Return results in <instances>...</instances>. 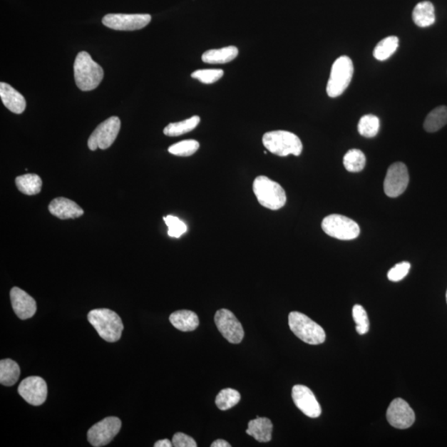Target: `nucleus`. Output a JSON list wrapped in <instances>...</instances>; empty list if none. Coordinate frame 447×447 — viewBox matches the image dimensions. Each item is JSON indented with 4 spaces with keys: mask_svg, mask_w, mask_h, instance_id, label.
Instances as JSON below:
<instances>
[{
    "mask_svg": "<svg viewBox=\"0 0 447 447\" xmlns=\"http://www.w3.org/2000/svg\"><path fill=\"white\" fill-rule=\"evenodd\" d=\"M253 191L262 207L267 209L279 210L286 204L284 189L279 183L265 176H259L255 179Z\"/></svg>",
    "mask_w": 447,
    "mask_h": 447,
    "instance_id": "nucleus-3",
    "label": "nucleus"
},
{
    "mask_svg": "<svg viewBox=\"0 0 447 447\" xmlns=\"http://www.w3.org/2000/svg\"><path fill=\"white\" fill-rule=\"evenodd\" d=\"M354 74L352 60L341 56L333 63L330 78L327 86V95L332 98L340 96L351 84Z\"/></svg>",
    "mask_w": 447,
    "mask_h": 447,
    "instance_id": "nucleus-6",
    "label": "nucleus"
},
{
    "mask_svg": "<svg viewBox=\"0 0 447 447\" xmlns=\"http://www.w3.org/2000/svg\"><path fill=\"white\" fill-rule=\"evenodd\" d=\"M322 227L327 235L341 240L356 239L361 233L356 222L341 215H328L322 220Z\"/></svg>",
    "mask_w": 447,
    "mask_h": 447,
    "instance_id": "nucleus-7",
    "label": "nucleus"
},
{
    "mask_svg": "<svg viewBox=\"0 0 447 447\" xmlns=\"http://www.w3.org/2000/svg\"><path fill=\"white\" fill-rule=\"evenodd\" d=\"M263 143L268 150L279 157H287L292 154L299 156L302 152V143L294 133L284 130L266 133L263 136Z\"/></svg>",
    "mask_w": 447,
    "mask_h": 447,
    "instance_id": "nucleus-4",
    "label": "nucleus"
},
{
    "mask_svg": "<svg viewBox=\"0 0 447 447\" xmlns=\"http://www.w3.org/2000/svg\"><path fill=\"white\" fill-rule=\"evenodd\" d=\"M447 124V107L439 106L431 111L424 122L426 132L434 133L441 130Z\"/></svg>",
    "mask_w": 447,
    "mask_h": 447,
    "instance_id": "nucleus-25",
    "label": "nucleus"
},
{
    "mask_svg": "<svg viewBox=\"0 0 447 447\" xmlns=\"http://www.w3.org/2000/svg\"><path fill=\"white\" fill-rule=\"evenodd\" d=\"M224 71L220 69H205L194 71L192 77L204 84H213L222 78Z\"/></svg>",
    "mask_w": 447,
    "mask_h": 447,
    "instance_id": "nucleus-33",
    "label": "nucleus"
},
{
    "mask_svg": "<svg viewBox=\"0 0 447 447\" xmlns=\"http://www.w3.org/2000/svg\"><path fill=\"white\" fill-rule=\"evenodd\" d=\"M164 222L168 227V235L173 238H179L187 232V227L186 224L182 222L181 220L173 215H168L163 218Z\"/></svg>",
    "mask_w": 447,
    "mask_h": 447,
    "instance_id": "nucleus-34",
    "label": "nucleus"
},
{
    "mask_svg": "<svg viewBox=\"0 0 447 447\" xmlns=\"http://www.w3.org/2000/svg\"><path fill=\"white\" fill-rule=\"evenodd\" d=\"M74 76L77 87L82 91H93L104 78V71L86 51L77 54L74 63Z\"/></svg>",
    "mask_w": 447,
    "mask_h": 447,
    "instance_id": "nucleus-1",
    "label": "nucleus"
},
{
    "mask_svg": "<svg viewBox=\"0 0 447 447\" xmlns=\"http://www.w3.org/2000/svg\"><path fill=\"white\" fill-rule=\"evenodd\" d=\"M446 302H447V291H446Z\"/></svg>",
    "mask_w": 447,
    "mask_h": 447,
    "instance_id": "nucleus-39",
    "label": "nucleus"
},
{
    "mask_svg": "<svg viewBox=\"0 0 447 447\" xmlns=\"http://www.w3.org/2000/svg\"><path fill=\"white\" fill-rule=\"evenodd\" d=\"M409 183L408 168L403 163H395L389 168L385 177L384 192L389 197H398L406 191Z\"/></svg>",
    "mask_w": 447,
    "mask_h": 447,
    "instance_id": "nucleus-10",
    "label": "nucleus"
},
{
    "mask_svg": "<svg viewBox=\"0 0 447 447\" xmlns=\"http://www.w3.org/2000/svg\"><path fill=\"white\" fill-rule=\"evenodd\" d=\"M169 321L175 328L184 332H193L199 326V319L196 313L188 310L174 312L169 317Z\"/></svg>",
    "mask_w": 447,
    "mask_h": 447,
    "instance_id": "nucleus-20",
    "label": "nucleus"
},
{
    "mask_svg": "<svg viewBox=\"0 0 447 447\" xmlns=\"http://www.w3.org/2000/svg\"><path fill=\"white\" fill-rule=\"evenodd\" d=\"M18 392L28 404L40 406L48 397V385L43 378L31 376L20 383Z\"/></svg>",
    "mask_w": 447,
    "mask_h": 447,
    "instance_id": "nucleus-13",
    "label": "nucleus"
},
{
    "mask_svg": "<svg viewBox=\"0 0 447 447\" xmlns=\"http://www.w3.org/2000/svg\"><path fill=\"white\" fill-rule=\"evenodd\" d=\"M151 19L149 14H110L103 18L102 23L114 30L135 31L145 28Z\"/></svg>",
    "mask_w": 447,
    "mask_h": 447,
    "instance_id": "nucleus-11",
    "label": "nucleus"
},
{
    "mask_svg": "<svg viewBox=\"0 0 447 447\" xmlns=\"http://www.w3.org/2000/svg\"><path fill=\"white\" fill-rule=\"evenodd\" d=\"M215 322L219 332L230 343L240 344L242 341L245 336L243 327L232 312L227 309L217 311Z\"/></svg>",
    "mask_w": 447,
    "mask_h": 447,
    "instance_id": "nucleus-12",
    "label": "nucleus"
},
{
    "mask_svg": "<svg viewBox=\"0 0 447 447\" xmlns=\"http://www.w3.org/2000/svg\"><path fill=\"white\" fill-rule=\"evenodd\" d=\"M240 399V394L236 390L225 389L218 394L217 399H215V404L219 409L226 411L238 404Z\"/></svg>",
    "mask_w": 447,
    "mask_h": 447,
    "instance_id": "nucleus-29",
    "label": "nucleus"
},
{
    "mask_svg": "<svg viewBox=\"0 0 447 447\" xmlns=\"http://www.w3.org/2000/svg\"><path fill=\"white\" fill-rule=\"evenodd\" d=\"M173 445L175 447H197V444L191 436L182 433L173 436Z\"/></svg>",
    "mask_w": 447,
    "mask_h": 447,
    "instance_id": "nucleus-36",
    "label": "nucleus"
},
{
    "mask_svg": "<svg viewBox=\"0 0 447 447\" xmlns=\"http://www.w3.org/2000/svg\"><path fill=\"white\" fill-rule=\"evenodd\" d=\"M413 19L420 28H428L436 21L435 8L429 1L420 2L413 11Z\"/></svg>",
    "mask_w": 447,
    "mask_h": 447,
    "instance_id": "nucleus-22",
    "label": "nucleus"
},
{
    "mask_svg": "<svg viewBox=\"0 0 447 447\" xmlns=\"http://www.w3.org/2000/svg\"><path fill=\"white\" fill-rule=\"evenodd\" d=\"M88 321L94 327L103 340L116 342L120 340L124 325L116 312L106 308L95 309L89 312Z\"/></svg>",
    "mask_w": 447,
    "mask_h": 447,
    "instance_id": "nucleus-2",
    "label": "nucleus"
},
{
    "mask_svg": "<svg viewBox=\"0 0 447 447\" xmlns=\"http://www.w3.org/2000/svg\"><path fill=\"white\" fill-rule=\"evenodd\" d=\"M200 148L197 140H184L168 148V152L179 157H189L197 153Z\"/></svg>",
    "mask_w": 447,
    "mask_h": 447,
    "instance_id": "nucleus-31",
    "label": "nucleus"
},
{
    "mask_svg": "<svg viewBox=\"0 0 447 447\" xmlns=\"http://www.w3.org/2000/svg\"><path fill=\"white\" fill-rule=\"evenodd\" d=\"M0 97L5 107L14 114H22L26 109V101L23 95L4 82L0 83Z\"/></svg>",
    "mask_w": 447,
    "mask_h": 447,
    "instance_id": "nucleus-18",
    "label": "nucleus"
},
{
    "mask_svg": "<svg viewBox=\"0 0 447 447\" xmlns=\"http://www.w3.org/2000/svg\"><path fill=\"white\" fill-rule=\"evenodd\" d=\"M15 183L20 192L28 196H34L41 192L43 182L37 174H25L17 177Z\"/></svg>",
    "mask_w": 447,
    "mask_h": 447,
    "instance_id": "nucleus-23",
    "label": "nucleus"
},
{
    "mask_svg": "<svg viewBox=\"0 0 447 447\" xmlns=\"http://www.w3.org/2000/svg\"><path fill=\"white\" fill-rule=\"evenodd\" d=\"M379 126V119L377 116L366 115L359 120L358 131L359 135L364 137L374 138L378 135Z\"/></svg>",
    "mask_w": 447,
    "mask_h": 447,
    "instance_id": "nucleus-30",
    "label": "nucleus"
},
{
    "mask_svg": "<svg viewBox=\"0 0 447 447\" xmlns=\"http://www.w3.org/2000/svg\"><path fill=\"white\" fill-rule=\"evenodd\" d=\"M354 321L356 323V331L364 335L369 330V322L366 311L361 305H354L352 310Z\"/></svg>",
    "mask_w": 447,
    "mask_h": 447,
    "instance_id": "nucleus-32",
    "label": "nucleus"
},
{
    "mask_svg": "<svg viewBox=\"0 0 447 447\" xmlns=\"http://www.w3.org/2000/svg\"><path fill=\"white\" fill-rule=\"evenodd\" d=\"M10 299L15 314L21 320L29 319L37 312V302L19 287H14L10 291Z\"/></svg>",
    "mask_w": 447,
    "mask_h": 447,
    "instance_id": "nucleus-16",
    "label": "nucleus"
},
{
    "mask_svg": "<svg viewBox=\"0 0 447 447\" xmlns=\"http://www.w3.org/2000/svg\"><path fill=\"white\" fill-rule=\"evenodd\" d=\"M239 54V50L235 46H230L220 49H212L205 51L202 61L209 64H225L232 61Z\"/></svg>",
    "mask_w": 447,
    "mask_h": 447,
    "instance_id": "nucleus-21",
    "label": "nucleus"
},
{
    "mask_svg": "<svg viewBox=\"0 0 447 447\" xmlns=\"http://www.w3.org/2000/svg\"><path fill=\"white\" fill-rule=\"evenodd\" d=\"M20 375L19 364L13 359H5L0 361V384L4 386H13Z\"/></svg>",
    "mask_w": 447,
    "mask_h": 447,
    "instance_id": "nucleus-24",
    "label": "nucleus"
},
{
    "mask_svg": "<svg viewBox=\"0 0 447 447\" xmlns=\"http://www.w3.org/2000/svg\"><path fill=\"white\" fill-rule=\"evenodd\" d=\"M292 397L297 407L307 417L316 418L322 414V408L312 390L304 385H295Z\"/></svg>",
    "mask_w": 447,
    "mask_h": 447,
    "instance_id": "nucleus-15",
    "label": "nucleus"
},
{
    "mask_svg": "<svg viewBox=\"0 0 447 447\" xmlns=\"http://www.w3.org/2000/svg\"><path fill=\"white\" fill-rule=\"evenodd\" d=\"M399 38L395 36H389L386 38L380 41L374 50V56L379 61L387 60L399 48Z\"/></svg>",
    "mask_w": 447,
    "mask_h": 447,
    "instance_id": "nucleus-27",
    "label": "nucleus"
},
{
    "mask_svg": "<svg viewBox=\"0 0 447 447\" xmlns=\"http://www.w3.org/2000/svg\"><path fill=\"white\" fill-rule=\"evenodd\" d=\"M49 212L61 220L76 219L84 214V210L73 200L65 197H58L49 204Z\"/></svg>",
    "mask_w": 447,
    "mask_h": 447,
    "instance_id": "nucleus-17",
    "label": "nucleus"
},
{
    "mask_svg": "<svg viewBox=\"0 0 447 447\" xmlns=\"http://www.w3.org/2000/svg\"><path fill=\"white\" fill-rule=\"evenodd\" d=\"M200 121L197 115L192 116L186 120L178 123H172L164 128V135L169 137H178L191 132L196 128Z\"/></svg>",
    "mask_w": 447,
    "mask_h": 447,
    "instance_id": "nucleus-26",
    "label": "nucleus"
},
{
    "mask_svg": "<svg viewBox=\"0 0 447 447\" xmlns=\"http://www.w3.org/2000/svg\"><path fill=\"white\" fill-rule=\"evenodd\" d=\"M289 324L294 335L309 345H320L326 341L323 328L301 312H292L289 316Z\"/></svg>",
    "mask_w": 447,
    "mask_h": 447,
    "instance_id": "nucleus-5",
    "label": "nucleus"
},
{
    "mask_svg": "<svg viewBox=\"0 0 447 447\" xmlns=\"http://www.w3.org/2000/svg\"><path fill=\"white\" fill-rule=\"evenodd\" d=\"M411 264L409 262H402L389 271L388 279L392 282L403 280L409 273Z\"/></svg>",
    "mask_w": 447,
    "mask_h": 447,
    "instance_id": "nucleus-35",
    "label": "nucleus"
},
{
    "mask_svg": "<svg viewBox=\"0 0 447 447\" xmlns=\"http://www.w3.org/2000/svg\"><path fill=\"white\" fill-rule=\"evenodd\" d=\"M386 416L389 423L398 429L409 428L416 418L412 408L402 399H394L390 404Z\"/></svg>",
    "mask_w": 447,
    "mask_h": 447,
    "instance_id": "nucleus-14",
    "label": "nucleus"
},
{
    "mask_svg": "<svg viewBox=\"0 0 447 447\" xmlns=\"http://www.w3.org/2000/svg\"><path fill=\"white\" fill-rule=\"evenodd\" d=\"M344 166L351 173H359L366 167V158L359 149H351L343 158Z\"/></svg>",
    "mask_w": 447,
    "mask_h": 447,
    "instance_id": "nucleus-28",
    "label": "nucleus"
},
{
    "mask_svg": "<svg viewBox=\"0 0 447 447\" xmlns=\"http://www.w3.org/2000/svg\"><path fill=\"white\" fill-rule=\"evenodd\" d=\"M120 419L108 417L92 426L87 433V438L91 446L101 447L109 444L121 429Z\"/></svg>",
    "mask_w": 447,
    "mask_h": 447,
    "instance_id": "nucleus-9",
    "label": "nucleus"
},
{
    "mask_svg": "<svg viewBox=\"0 0 447 447\" xmlns=\"http://www.w3.org/2000/svg\"><path fill=\"white\" fill-rule=\"evenodd\" d=\"M210 446L212 447H230L231 445L225 440L219 439V440L215 441L214 443L212 445H210Z\"/></svg>",
    "mask_w": 447,
    "mask_h": 447,
    "instance_id": "nucleus-38",
    "label": "nucleus"
},
{
    "mask_svg": "<svg viewBox=\"0 0 447 447\" xmlns=\"http://www.w3.org/2000/svg\"><path fill=\"white\" fill-rule=\"evenodd\" d=\"M121 122L119 118L112 116L96 128L88 140V147L91 151L97 148H109L116 140L120 130Z\"/></svg>",
    "mask_w": 447,
    "mask_h": 447,
    "instance_id": "nucleus-8",
    "label": "nucleus"
},
{
    "mask_svg": "<svg viewBox=\"0 0 447 447\" xmlns=\"http://www.w3.org/2000/svg\"><path fill=\"white\" fill-rule=\"evenodd\" d=\"M273 423L267 418L257 417L250 421L246 433L253 436L259 443H269L272 440Z\"/></svg>",
    "mask_w": 447,
    "mask_h": 447,
    "instance_id": "nucleus-19",
    "label": "nucleus"
},
{
    "mask_svg": "<svg viewBox=\"0 0 447 447\" xmlns=\"http://www.w3.org/2000/svg\"><path fill=\"white\" fill-rule=\"evenodd\" d=\"M155 447H172L173 446V443L168 439H163L157 441L155 444H154Z\"/></svg>",
    "mask_w": 447,
    "mask_h": 447,
    "instance_id": "nucleus-37",
    "label": "nucleus"
}]
</instances>
